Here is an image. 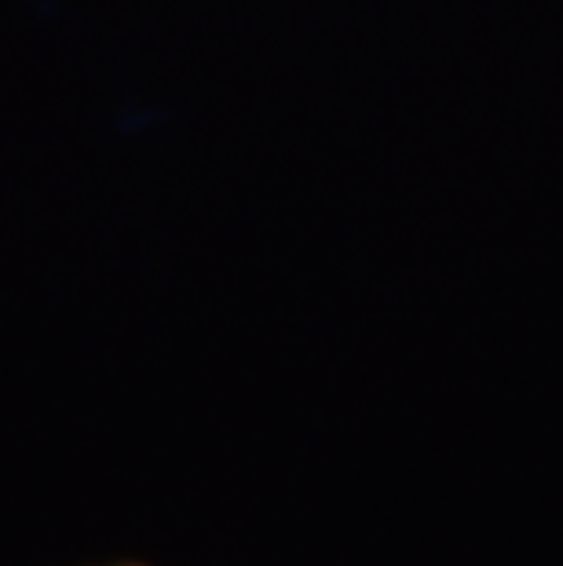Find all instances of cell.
Masks as SVG:
<instances>
[{"instance_id": "6da1fadb", "label": "cell", "mask_w": 563, "mask_h": 566, "mask_svg": "<svg viewBox=\"0 0 563 566\" xmlns=\"http://www.w3.org/2000/svg\"><path fill=\"white\" fill-rule=\"evenodd\" d=\"M111 566H143V563H111Z\"/></svg>"}]
</instances>
